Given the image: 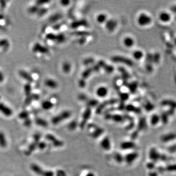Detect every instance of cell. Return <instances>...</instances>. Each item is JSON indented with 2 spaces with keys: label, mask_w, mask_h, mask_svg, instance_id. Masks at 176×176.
Segmentation results:
<instances>
[{
  "label": "cell",
  "mask_w": 176,
  "mask_h": 176,
  "mask_svg": "<svg viewBox=\"0 0 176 176\" xmlns=\"http://www.w3.org/2000/svg\"><path fill=\"white\" fill-rule=\"evenodd\" d=\"M153 21L152 15L146 11L140 12L137 18L138 24L141 27H148L152 24Z\"/></svg>",
  "instance_id": "1"
},
{
  "label": "cell",
  "mask_w": 176,
  "mask_h": 176,
  "mask_svg": "<svg viewBox=\"0 0 176 176\" xmlns=\"http://www.w3.org/2000/svg\"><path fill=\"white\" fill-rule=\"evenodd\" d=\"M158 19L162 23H169L172 19V16L170 12L166 10H162L158 14Z\"/></svg>",
  "instance_id": "2"
},
{
  "label": "cell",
  "mask_w": 176,
  "mask_h": 176,
  "mask_svg": "<svg viewBox=\"0 0 176 176\" xmlns=\"http://www.w3.org/2000/svg\"><path fill=\"white\" fill-rule=\"evenodd\" d=\"M32 51L34 53H40L42 54H46L48 53L49 50L47 47L43 46L38 42H36L34 44L32 47Z\"/></svg>",
  "instance_id": "3"
},
{
  "label": "cell",
  "mask_w": 176,
  "mask_h": 176,
  "mask_svg": "<svg viewBox=\"0 0 176 176\" xmlns=\"http://www.w3.org/2000/svg\"><path fill=\"white\" fill-rule=\"evenodd\" d=\"M88 23L85 19H82L80 20L75 21L71 23L70 27L72 29H76L80 27H87Z\"/></svg>",
  "instance_id": "4"
},
{
  "label": "cell",
  "mask_w": 176,
  "mask_h": 176,
  "mask_svg": "<svg viewBox=\"0 0 176 176\" xmlns=\"http://www.w3.org/2000/svg\"><path fill=\"white\" fill-rule=\"evenodd\" d=\"M97 64L100 67V68H103L107 73L110 74L114 71V68L112 66L107 64L103 60L98 61Z\"/></svg>",
  "instance_id": "5"
},
{
  "label": "cell",
  "mask_w": 176,
  "mask_h": 176,
  "mask_svg": "<svg viewBox=\"0 0 176 176\" xmlns=\"http://www.w3.org/2000/svg\"><path fill=\"white\" fill-rule=\"evenodd\" d=\"M117 25L118 23L116 21L114 20L113 19H110L106 21L105 26L108 31L112 32L115 30Z\"/></svg>",
  "instance_id": "6"
},
{
  "label": "cell",
  "mask_w": 176,
  "mask_h": 176,
  "mask_svg": "<svg viewBox=\"0 0 176 176\" xmlns=\"http://www.w3.org/2000/svg\"><path fill=\"white\" fill-rule=\"evenodd\" d=\"M112 60L113 62H115L116 63L120 62V63H124V64L128 65H131L132 64V62L131 61V60H128V59L125 58L123 57L122 56H113L112 58Z\"/></svg>",
  "instance_id": "7"
},
{
  "label": "cell",
  "mask_w": 176,
  "mask_h": 176,
  "mask_svg": "<svg viewBox=\"0 0 176 176\" xmlns=\"http://www.w3.org/2000/svg\"><path fill=\"white\" fill-rule=\"evenodd\" d=\"M9 45V42L7 39H0V52L7 51Z\"/></svg>",
  "instance_id": "8"
},
{
  "label": "cell",
  "mask_w": 176,
  "mask_h": 176,
  "mask_svg": "<svg viewBox=\"0 0 176 176\" xmlns=\"http://www.w3.org/2000/svg\"><path fill=\"white\" fill-rule=\"evenodd\" d=\"M135 41L134 38L130 36H127L123 40V44L126 47L130 48L135 45Z\"/></svg>",
  "instance_id": "9"
},
{
  "label": "cell",
  "mask_w": 176,
  "mask_h": 176,
  "mask_svg": "<svg viewBox=\"0 0 176 176\" xmlns=\"http://www.w3.org/2000/svg\"><path fill=\"white\" fill-rule=\"evenodd\" d=\"M108 91L107 88L105 87H100L97 89L96 93V95L99 97H104L108 94Z\"/></svg>",
  "instance_id": "10"
},
{
  "label": "cell",
  "mask_w": 176,
  "mask_h": 176,
  "mask_svg": "<svg viewBox=\"0 0 176 176\" xmlns=\"http://www.w3.org/2000/svg\"><path fill=\"white\" fill-rule=\"evenodd\" d=\"M45 84L48 87L51 89H56L57 88V83L53 79H47L45 81Z\"/></svg>",
  "instance_id": "11"
},
{
  "label": "cell",
  "mask_w": 176,
  "mask_h": 176,
  "mask_svg": "<svg viewBox=\"0 0 176 176\" xmlns=\"http://www.w3.org/2000/svg\"><path fill=\"white\" fill-rule=\"evenodd\" d=\"M70 115V112H68V111L63 112V113H62L60 115H58L57 116L54 118L53 119V121L54 123L55 122H59V121H60L61 120L67 118L68 116H69V115Z\"/></svg>",
  "instance_id": "12"
},
{
  "label": "cell",
  "mask_w": 176,
  "mask_h": 176,
  "mask_svg": "<svg viewBox=\"0 0 176 176\" xmlns=\"http://www.w3.org/2000/svg\"><path fill=\"white\" fill-rule=\"evenodd\" d=\"M72 35H75L76 36H80L81 37H86L90 36L91 33L88 31H75L71 33Z\"/></svg>",
  "instance_id": "13"
},
{
  "label": "cell",
  "mask_w": 176,
  "mask_h": 176,
  "mask_svg": "<svg viewBox=\"0 0 176 176\" xmlns=\"http://www.w3.org/2000/svg\"><path fill=\"white\" fill-rule=\"evenodd\" d=\"M63 17L62 14L61 13H56L52 15L51 17L49 18L48 21L51 23L56 22L57 21L61 19Z\"/></svg>",
  "instance_id": "14"
},
{
  "label": "cell",
  "mask_w": 176,
  "mask_h": 176,
  "mask_svg": "<svg viewBox=\"0 0 176 176\" xmlns=\"http://www.w3.org/2000/svg\"><path fill=\"white\" fill-rule=\"evenodd\" d=\"M143 52L142 51L140 50H136L133 53V56L136 60H140L143 57Z\"/></svg>",
  "instance_id": "15"
},
{
  "label": "cell",
  "mask_w": 176,
  "mask_h": 176,
  "mask_svg": "<svg viewBox=\"0 0 176 176\" xmlns=\"http://www.w3.org/2000/svg\"><path fill=\"white\" fill-rule=\"evenodd\" d=\"M42 106L43 108L45 110H50L53 107V104L50 101L47 100V101H45L42 103Z\"/></svg>",
  "instance_id": "16"
},
{
  "label": "cell",
  "mask_w": 176,
  "mask_h": 176,
  "mask_svg": "<svg viewBox=\"0 0 176 176\" xmlns=\"http://www.w3.org/2000/svg\"><path fill=\"white\" fill-rule=\"evenodd\" d=\"M110 141L108 138L104 139L101 143L102 147L105 150H108L109 148H110Z\"/></svg>",
  "instance_id": "17"
},
{
  "label": "cell",
  "mask_w": 176,
  "mask_h": 176,
  "mask_svg": "<svg viewBox=\"0 0 176 176\" xmlns=\"http://www.w3.org/2000/svg\"><path fill=\"white\" fill-rule=\"evenodd\" d=\"M93 72L92 69L91 68H89L87 69L85 71L83 72L82 75V78L84 79H86L91 75V73Z\"/></svg>",
  "instance_id": "18"
},
{
  "label": "cell",
  "mask_w": 176,
  "mask_h": 176,
  "mask_svg": "<svg viewBox=\"0 0 176 176\" xmlns=\"http://www.w3.org/2000/svg\"><path fill=\"white\" fill-rule=\"evenodd\" d=\"M107 15L105 14H100L97 16L96 20L99 23H103L107 21Z\"/></svg>",
  "instance_id": "19"
},
{
  "label": "cell",
  "mask_w": 176,
  "mask_h": 176,
  "mask_svg": "<svg viewBox=\"0 0 176 176\" xmlns=\"http://www.w3.org/2000/svg\"><path fill=\"white\" fill-rule=\"evenodd\" d=\"M71 69V66L68 62H65L62 65V70L65 73L68 74Z\"/></svg>",
  "instance_id": "20"
},
{
  "label": "cell",
  "mask_w": 176,
  "mask_h": 176,
  "mask_svg": "<svg viewBox=\"0 0 176 176\" xmlns=\"http://www.w3.org/2000/svg\"><path fill=\"white\" fill-rule=\"evenodd\" d=\"M47 11H48V10H47V8L44 7H39V9L38 10L36 14L37 15L38 17H41V16H43L45 14L47 13Z\"/></svg>",
  "instance_id": "21"
},
{
  "label": "cell",
  "mask_w": 176,
  "mask_h": 176,
  "mask_svg": "<svg viewBox=\"0 0 176 176\" xmlns=\"http://www.w3.org/2000/svg\"><path fill=\"white\" fill-rule=\"evenodd\" d=\"M66 40V37L64 34L63 33H59L56 34V39L55 42H56L58 44H60L64 42Z\"/></svg>",
  "instance_id": "22"
},
{
  "label": "cell",
  "mask_w": 176,
  "mask_h": 176,
  "mask_svg": "<svg viewBox=\"0 0 176 176\" xmlns=\"http://www.w3.org/2000/svg\"><path fill=\"white\" fill-rule=\"evenodd\" d=\"M46 38L48 40L55 41L56 39V34L52 33H48L46 35Z\"/></svg>",
  "instance_id": "23"
},
{
  "label": "cell",
  "mask_w": 176,
  "mask_h": 176,
  "mask_svg": "<svg viewBox=\"0 0 176 176\" xmlns=\"http://www.w3.org/2000/svg\"><path fill=\"white\" fill-rule=\"evenodd\" d=\"M50 2V1H48V0H47V1H45V0H39V1H36L35 4H37V6H39V7H41V6H42L43 5L49 3Z\"/></svg>",
  "instance_id": "24"
},
{
  "label": "cell",
  "mask_w": 176,
  "mask_h": 176,
  "mask_svg": "<svg viewBox=\"0 0 176 176\" xmlns=\"http://www.w3.org/2000/svg\"><path fill=\"white\" fill-rule=\"evenodd\" d=\"M95 61V60L92 58H88L87 59H85L83 61V63L85 65H88L89 64H91L93 63V62Z\"/></svg>",
  "instance_id": "25"
},
{
  "label": "cell",
  "mask_w": 176,
  "mask_h": 176,
  "mask_svg": "<svg viewBox=\"0 0 176 176\" xmlns=\"http://www.w3.org/2000/svg\"><path fill=\"white\" fill-rule=\"evenodd\" d=\"M98 101L95 99H92L88 102V105L89 106H95L98 104Z\"/></svg>",
  "instance_id": "26"
},
{
  "label": "cell",
  "mask_w": 176,
  "mask_h": 176,
  "mask_svg": "<svg viewBox=\"0 0 176 176\" xmlns=\"http://www.w3.org/2000/svg\"><path fill=\"white\" fill-rule=\"evenodd\" d=\"M79 86L81 87V88H84L86 86V82H85V79L82 78L81 79H80L79 81Z\"/></svg>",
  "instance_id": "27"
},
{
  "label": "cell",
  "mask_w": 176,
  "mask_h": 176,
  "mask_svg": "<svg viewBox=\"0 0 176 176\" xmlns=\"http://www.w3.org/2000/svg\"><path fill=\"white\" fill-rule=\"evenodd\" d=\"M91 68L92 69L93 72H95L99 71L100 69V67L97 64L95 65Z\"/></svg>",
  "instance_id": "28"
},
{
  "label": "cell",
  "mask_w": 176,
  "mask_h": 176,
  "mask_svg": "<svg viewBox=\"0 0 176 176\" xmlns=\"http://www.w3.org/2000/svg\"><path fill=\"white\" fill-rule=\"evenodd\" d=\"M63 25V23H60V24H56L52 27V28L54 30H58L60 28V27H61V26Z\"/></svg>",
  "instance_id": "29"
},
{
  "label": "cell",
  "mask_w": 176,
  "mask_h": 176,
  "mask_svg": "<svg viewBox=\"0 0 176 176\" xmlns=\"http://www.w3.org/2000/svg\"><path fill=\"white\" fill-rule=\"evenodd\" d=\"M60 3H61V5L65 7V6H68V5L70 4V2L68 0H63V1H61Z\"/></svg>",
  "instance_id": "30"
},
{
  "label": "cell",
  "mask_w": 176,
  "mask_h": 176,
  "mask_svg": "<svg viewBox=\"0 0 176 176\" xmlns=\"http://www.w3.org/2000/svg\"><path fill=\"white\" fill-rule=\"evenodd\" d=\"M86 41V38L85 37H80V38L79 39V41H78V42L81 45H83V44H84L85 42Z\"/></svg>",
  "instance_id": "31"
},
{
  "label": "cell",
  "mask_w": 176,
  "mask_h": 176,
  "mask_svg": "<svg viewBox=\"0 0 176 176\" xmlns=\"http://www.w3.org/2000/svg\"><path fill=\"white\" fill-rule=\"evenodd\" d=\"M4 80V75L2 71H0V84L2 83H3Z\"/></svg>",
  "instance_id": "32"
},
{
  "label": "cell",
  "mask_w": 176,
  "mask_h": 176,
  "mask_svg": "<svg viewBox=\"0 0 176 176\" xmlns=\"http://www.w3.org/2000/svg\"><path fill=\"white\" fill-rule=\"evenodd\" d=\"M120 96L121 99L125 100L128 97V95H127V94H120Z\"/></svg>",
  "instance_id": "33"
},
{
  "label": "cell",
  "mask_w": 176,
  "mask_h": 176,
  "mask_svg": "<svg viewBox=\"0 0 176 176\" xmlns=\"http://www.w3.org/2000/svg\"><path fill=\"white\" fill-rule=\"evenodd\" d=\"M86 176H95V175L92 173H89Z\"/></svg>",
  "instance_id": "34"
}]
</instances>
